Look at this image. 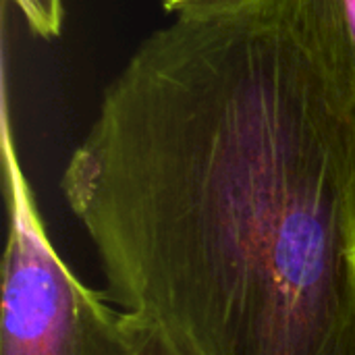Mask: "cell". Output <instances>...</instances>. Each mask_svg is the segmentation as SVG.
Masks as SVG:
<instances>
[{
	"mask_svg": "<svg viewBox=\"0 0 355 355\" xmlns=\"http://www.w3.org/2000/svg\"><path fill=\"white\" fill-rule=\"evenodd\" d=\"M60 189L175 355H355V114L277 0L150 33Z\"/></svg>",
	"mask_w": 355,
	"mask_h": 355,
	"instance_id": "6da1fadb",
	"label": "cell"
},
{
	"mask_svg": "<svg viewBox=\"0 0 355 355\" xmlns=\"http://www.w3.org/2000/svg\"><path fill=\"white\" fill-rule=\"evenodd\" d=\"M2 85V166L8 235L2 262L0 355H137L146 324L112 310L52 245L12 139Z\"/></svg>",
	"mask_w": 355,
	"mask_h": 355,
	"instance_id": "7a4b0ae2",
	"label": "cell"
},
{
	"mask_svg": "<svg viewBox=\"0 0 355 355\" xmlns=\"http://www.w3.org/2000/svg\"><path fill=\"white\" fill-rule=\"evenodd\" d=\"M277 6L333 94L355 114V0H277Z\"/></svg>",
	"mask_w": 355,
	"mask_h": 355,
	"instance_id": "3957f363",
	"label": "cell"
},
{
	"mask_svg": "<svg viewBox=\"0 0 355 355\" xmlns=\"http://www.w3.org/2000/svg\"><path fill=\"white\" fill-rule=\"evenodd\" d=\"M162 6L185 21L227 19L266 4L268 0H160Z\"/></svg>",
	"mask_w": 355,
	"mask_h": 355,
	"instance_id": "277c9868",
	"label": "cell"
},
{
	"mask_svg": "<svg viewBox=\"0 0 355 355\" xmlns=\"http://www.w3.org/2000/svg\"><path fill=\"white\" fill-rule=\"evenodd\" d=\"M10 2L17 4L27 27L35 35L50 40L60 33L62 17H64L62 0H10Z\"/></svg>",
	"mask_w": 355,
	"mask_h": 355,
	"instance_id": "5b68a950",
	"label": "cell"
},
{
	"mask_svg": "<svg viewBox=\"0 0 355 355\" xmlns=\"http://www.w3.org/2000/svg\"><path fill=\"white\" fill-rule=\"evenodd\" d=\"M137 355H175V352L171 349V345L164 341V337L158 331L146 327V333H144V339H141Z\"/></svg>",
	"mask_w": 355,
	"mask_h": 355,
	"instance_id": "8992f818",
	"label": "cell"
}]
</instances>
